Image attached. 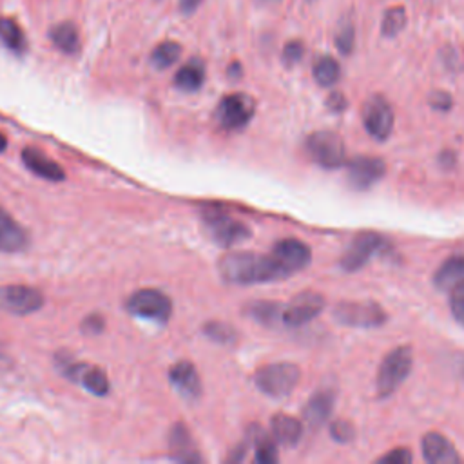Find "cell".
Here are the masks:
<instances>
[{
	"label": "cell",
	"instance_id": "7",
	"mask_svg": "<svg viewBox=\"0 0 464 464\" xmlns=\"http://www.w3.org/2000/svg\"><path fill=\"white\" fill-rule=\"evenodd\" d=\"M256 113V102L245 93H232L221 99L216 109V120L225 131L244 129Z\"/></svg>",
	"mask_w": 464,
	"mask_h": 464
},
{
	"label": "cell",
	"instance_id": "8",
	"mask_svg": "<svg viewBox=\"0 0 464 464\" xmlns=\"http://www.w3.org/2000/svg\"><path fill=\"white\" fill-rule=\"evenodd\" d=\"M203 219L212 240L223 247L240 245L251 238V230L247 225L221 211L211 209L205 212Z\"/></svg>",
	"mask_w": 464,
	"mask_h": 464
},
{
	"label": "cell",
	"instance_id": "16",
	"mask_svg": "<svg viewBox=\"0 0 464 464\" xmlns=\"http://www.w3.org/2000/svg\"><path fill=\"white\" fill-rule=\"evenodd\" d=\"M28 247L26 230L4 211L0 209V251L19 253Z\"/></svg>",
	"mask_w": 464,
	"mask_h": 464
},
{
	"label": "cell",
	"instance_id": "2",
	"mask_svg": "<svg viewBox=\"0 0 464 464\" xmlns=\"http://www.w3.org/2000/svg\"><path fill=\"white\" fill-rule=\"evenodd\" d=\"M414 366V354L410 347H398L384 356L381 361L375 389L379 398L392 396L400 386L407 381Z\"/></svg>",
	"mask_w": 464,
	"mask_h": 464
},
{
	"label": "cell",
	"instance_id": "14",
	"mask_svg": "<svg viewBox=\"0 0 464 464\" xmlns=\"http://www.w3.org/2000/svg\"><path fill=\"white\" fill-rule=\"evenodd\" d=\"M384 171H386V166L381 159L357 157L348 162L347 178L354 189L365 191V189H370L372 185H375L384 176Z\"/></svg>",
	"mask_w": 464,
	"mask_h": 464
},
{
	"label": "cell",
	"instance_id": "10",
	"mask_svg": "<svg viewBox=\"0 0 464 464\" xmlns=\"http://www.w3.org/2000/svg\"><path fill=\"white\" fill-rule=\"evenodd\" d=\"M325 308V297L318 292L306 290L296 296L292 301H288L283 306V325L287 327H303L308 322L318 318Z\"/></svg>",
	"mask_w": 464,
	"mask_h": 464
},
{
	"label": "cell",
	"instance_id": "44",
	"mask_svg": "<svg viewBox=\"0 0 464 464\" xmlns=\"http://www.w3.org/2000/svg\"><path fill=\"white\" fill-rule=\"evenodd\" d=\"M459 374L464 379V356H460V359H459Z\"/></svg>",
	"mask_w": 464,
	"mask_h": 464
},
{
	"label": "cell",
	"instance_id": "41",
	"mask_svg": "<svg viewBox=\"0 0 464 464\" xmlns=\"http://www.w3.org/2000/svg\"><path fill=\"white\" fill-rule=\"evenodd\" d=\"M202 3H203V0H180V10H182V13L191 15L200 8Z\"/></svg>",
	"mask_w": 464,
	"mask_h": 464
},
{
	"label": "cell",
	"instance_id": "27",
	"mask_svg": "<svg viewBox=\"0 0 464 464\" xmlns=\"http://www.w3.org/2000/svg\"><path fill=\"white\" fill-rule=\"evenodd\" d=\"M0 40H3L4 46L17 55H22L28 47L22 28L13 19H8V17H0Z\"/></svg>",
	"mask_w": 464,
	"mask_h": 464
},
{
	"label": "cell",
	"instance_id": "9",
	"mask_svg": "<svg viewBox=\"0 0 464 464\" xmlns=\"http://www.w3.org/2000/svg\"><path fill=\"white\" fill-rule=\"evenodd\" d=\"M363 124L368 134L379 142L389 140L394 129V109L391 102L381 95H374L366 99L363 104Z\"/></svg>",
	"mask_w": 464,
	"mask_h": 464
},
{
	"label": "cell",
	"instance_id": "24",
	"mask_svg": "<svg viewBox=\"0 0 464 464\" xmlns=\"http://www.w3.org/2000/svg\"><path fill=\"white\" fill-rule=\"evenodd\" d=\"M245 313L256 320L258 323H263L267 327H274V325H283L281 314H283V305L276 303V301H253L247 305Z\"/></svg>",
	"mask_w": 464,
	"mask_h": 464
},
{
	"label": "cell",
	"instance_id": "35",
	"mask_svg": "<svg viewBox=\"0 0 464 464\" xmlns=\"http://www.w3.org/2000/svg\"><path fill=\"white\" fill-rule=\"evenodd\" d=\"M303 55H305V46H303V42L292 40V42H288V44L285 46V49H283V62H285L287 65H292V64L299 62V60L303 58Z\"/></svg>",
	"mask_w": 464,
	"mask_h": 464
},
{
	"label": "cell",
	"instance_id": "36",
	"mask_svg": "<svg viewBox=\"0 0 464 464\" xmlns=\"http://www.w3.org/2000/svg\"><path fill=\"white\" fill-rule=\"evenodd\" d=\"M331 434L338 443H348L354 439V428L348 421H336L331 426Z\"/></svg>",
	"mask_w": 464,
	"mask_h": 464
},
{
	"label": "cell",
	"instance_id": "30",
	"mask_svg": "<svg viewBox=\"0 0 464 464\" xmlns=\"http://www.w3.org/2000/svg\"><path fill=\"white\" fill-rule=\"evenodd\" d=\"M254 448H256V462L262 464H272L278 460V450L276 444L269 439V435L260 428L254 426Z\"/></svg>",
	"mask_w": 464,
	"mask_h": 464
},
{
	"label": "cell",
	"instance_id": "17",
	"mask_svg": "<svg viewBox=\"0 0 464 464\" xmlns=\"http://www.w3.org/2000/svg\"><path fill=\"white\" fill-rule=\"evenodd\" d=\"M65 374L74 379L76 382H81L86 391H90L95 396H106L109 392V379L107 375L88 365H69Z\"/></svg>",
	"mask_w": 464,
	"mask_h": 464
},
{
	"label": "cell",
	"instance_id": "12",
	"mask_svg": "<svg viewBox=\"0 0 464 464\" xmlns=\"http://www.w3.org/2000/svg\"><path fill=\"white\" fill-rule=\"evenodd\" d=\"M271 258L274 260L278 271L283 278H288L290 274L305 269L311 263V251L299 240H281L274 245Z\"/></svg>",
	"mask_w": 464,
	"mask_h": 464
},
{
	"label": "cell",
	"instance_id": "39",
	"mask_svg": "<svg viewBox=\"0 0 464 464\" xmlns=\"http://www.w3.org/2000/svg\"><path fill=\"white\" fill-rule=\"evenodd\" d=\"M82 331L90 332V334H100L104 331V318H100V316L86 318V322L82 325Z\"/></svg>",
	"mask_w": 464,
	"mask_h": 464
},
{
	"label": "cell",
	"instance_id": "37",
	"mask_svg": "<svg viewBox=\"0 0 464 464\" xmlns=\"http://www.w3.org/2000/svg\"><path fill=\"white\" fill-rule=\"evenodd\" d=\"M410 460H412V453L405 448L392 450L391 453H386L384 457L379 459V462H386V464H408Z\"/></svg>",
	"mask_w": 464,
	"mask_h": 464
},
{
	"label": "cell",
	"instance_id": "4",
	"mask_svg": "<svg viewBox=\"0 0 464 464\" xmlns=\"http://www.w3.org/2000/svg\"><path fill=\"white\" fill-rule=\"evenodd\" d=\"M305 149L318 166L325 169H338L347 160L343 140L331 131H318L306 138Z\"/></svg>",
	"mask_w": 464,
	"mask_h": 464
},
{
	"label": "cell",
	"instance_id": "42",
	"mask_svg": "<svg viewBox=\"0 0 464 464\" xmlns=\"http://www.w3.org/2000/svg\"><path fill=\"white\" fill-rule=\"evenodd\" d=\"M230 76H242V65L240 64H232L228 69Z\"/></svg>",
	"mask_w": 464,
	"mask_h": 464
},
{
	"label": "cell",
	"instance_id": "21",
	"mask_svg": "<svg viewBox=\"0 0 464 464\" xmlns=\"http://www.w3.org/2000/svg\"><path fill=\"white\" fill-rule=\"evenodd\" d=\"M437 288L451 290L457 285L464 283V254H457L448 258L435 272L434 278Z\"/></svg>",
	"mask_w": 464,
	"mask_h": 464
},
{
	"label": "cell",
	"instance_id": "5",
	"mask_svg": "<svg viewBox=\"0 0 464 464\" xmlns=\"http://www.w3.org/2000/svg\"><path fill=\"white\" fill-rule=\"evenodd\" d=\"M127 311L138 318L166 323L173 314V303L157 288H142L129 297Z\"/></svg>",
	"mask_w": 464,
	"mask_h": 464
},
{
	"label": "cell",
	"instance_id": "32",
	"mask_svg": "<svg viewBox=\"0 0 464 464\" xmlns=\"http://www.w3.org/2000/svg\"><path fill=\"white\" fill-rule=\"evenodd\" d=\"M356 44V30L350 22L339 26L338 33H336V47L339 49V53L343 55H350Z\"/></svg>",
	"mask_w": 464,
	"mask_h": 464
},
{
	"label": "cell",
	"instance_id": "25",
	"mask_svg": "<svg viewBox=\"0 0 464 464\" xmlns=\"http://www.w3.org/2000/svg\"><path fill=\"white\" fill-rule=\"evenodd\" d=\"M171 450L178 460H184V462H200L202 460V457L198 455V451L193 444L191 434L187 432V428L184 425L175 426V430L171 434Z\"/></svg>",
	"mask_w": 464,
	"mask_h": 464
},
{
	"label": "cell",
	"instance_id": "15",
	"mask_svg": "<svg viewBox=\"0 0 464 464\" xmlns=\"http://www.w3.org/2000/svg\"><path fill=\"white\" fill-rule=\"evenodd\" d=\"M169 379L175 389L187 400H196L202 392V381L198 370L189 361L176 363L169 372Z\"/></svg>",
	"mask_w": 464,
	"mask_h": 464
},
{
	"label": "cell",
	"instance_id": "18",
	"mask_svg": "<svg viewBox=\"0 0 464 464\" xmlns=\"http://www.w3.org/2000/svg\"><path fill=\"white\" fill-rule=\"evenodd\" d=\"M423 455L432 464H455L460 460L453 444L444 435L435 432L425 435Z\"/></svg>",
	"mask_w": 464,
	"mask_h": 464
},
{
	"label": "cell",
	"instance_id": "1",
	"mask_svg": "<svg viewBox=\"0 0 464 464\" xmlns=\"http://www.w3.org/2000/svg\"><path fill=\"white\" fill-rule=\"evenodd\" d=\"M219 272L225 281L236 285L267 283L283 278L271 256L245 251L223 256L219 260Z\"/></svg>",
	"mask_w": 464,
	"mask_h": 464
},
{
	"label": "cell",
	"instance_id": "11",
	"mask_svg": "<svg viewBox=\"0 0 464 464\" xmlns=\"http://www.w3.org/2000/svg\"><path fill=\"white\" fill-rule=\"evenodd\" d=\"M42 305L44 296L37 288L24 285H10L0 288V308H4V311L12 314H33Z\"/></svg>",
	"mask_w": 464,
	"mask_h": 464
},
{
	"label": "cell",
	"instance_id": "23",
	"mask_svg": "<svg viewBox=\"0 0 464 464\" xmlns=\"http://www.w3.org/2000/svg\"><path fill=\"white\" fill-rule=\"evenodd\" d=\"M271 428H272V434L274 437L285 444V446H294L299 443L301 435H303V425L301 421H297L294 416H288V414H276L272 417V423H271Z\"/></svg>",
	"mask_w": 464,
	"mask_h": 464
},
{
	"label": "cell",
	"instance_id": "6",
	"mask_svg": "<svg viewBox=\"0 0 464 464\" xmlns=\"http://www.w3.org/2000/svg\"><path fill=\"white\" fill-rule=\"evenodd\" d=\"M334 320L347 327L374 329L386 322V313L372 301H343L334 308Z\"/></svg>",
	"mask_w": 464,
	"mask_h": 464
},
{
	"label": "cell",
	"instance_id": "31",
	"mask_svg": "<svg viewBox=\"0 0 464 464\" xmlns=\"http://www.w3.org/2000/svg\"><path fill=\"white\" fill-rule=\"evenodd\" d=\"M407 26V12L403 6H394L382 17L381 33L384 37H396Z\"/></svg>",
	"mask_w": 464,
	"mask_h": 464
},
{
	"label": "cell",
	"instance_id": "28",
	"mask_svg": "<svg viewBox=\"0 0 464 464\" xmlns=\"http://www.w3.org/2000/svg\"><path fill=\"white\" fill-rule=\"evenodd\" d=\"M341 76V67L338 64L336 58L332 56H322L316 64H314V79L320 86L323 88H331L334 86Z\"/></svg>",
	"mask_w": 464,
	"mask_h": 464
},
{
	"label": "cell",
	"instance_id": "38",
	"mask_svg": "<svg viewBox=\"0 0 464 464\" xmlns=\"http://www.w3.org/2000/svg\"><path fill=\"white\" fill-rule=\"evenodd\" d=\"M430 104H432V107H435L439 111H448L451 107V99H450L448 93L437 91L430 97Z\"/></svg>",
	"mask_w": 464,
	"mask_h": 464
},
{
	"label": "cell",
	"instance_id": "29",
	"mask_svg": "<svg viewBox=\"0 0 464 464\" xmlns=\"http://www.w3.org/2000/svg\"><path fill=\"white\" fill-rule=\"evenodd\" d=\"M180 55H182V46L178 42L168 40L154 47L150 55V62L157 69H168L178 62Z\"/></svg>",
	"mask_w": 464,
	"mask_h": 464
},
{
	"label": "cell",
	"instance_id": "26",
	"mask_svg": "<svg viewBox=\"0 0 464 464\" xmlns=\"http://www.w3.org/2000/svg\"><path fill=\"white\" fill-rule=\"evenodd\" d=\"M51 42L65 55H74L76 51L81 49V37H79V31H76V28L71 24V22H62V24H56L51 33Z\"/></svg>",
	"mask_w": 464,
	"mask_h": 464
},
{
	"label": "cell",
	"instance_id": "40",
	"mask_svg": "<svg viewBox=\"0 0 464 464\" xmlns=\"http://www.w3.org/2000/svg\"><path fill=\"white\" fill-rule=\"evenodd\" d=\"M327 106H329L332 111L339 113V111H343V109H345L347 100H345V97H343L341 93H334V95H331V99L327 100Z\"/></svg>",
	"mask_w": 464,
	"mask_h": 464
},
{
	"label": "cell",
	"instance_id": "3",
	"mask_svg": "<svg viewBox=\"0 0 464 464\" xmlns=\"http://www.w3.org/2000/svg\"><path fill=\"white\" fill-rule=\"evenodd\" d=\"M301 370L292 363H272L262 366L254 374V382L258 389L274 400H281L292 394L299 382Z\"/></svg>",
	"mask_w": 464,
	"mask_h": 464
},
{
	"label": "cell",
	"instance_id": "13",
	"mask_svg": "<svg viewBox=\"0 0 464 464\" xmlns=\"http://www.w3.org/2000/svg\"><path fill=\"white\" fill-rule=\"evenodd\" d=\"M386 245V240L375 232H363L354 242L348 245L345 254L341 256V267L348 272L359 271L363 265L368 263L372 256H375L379 251H382Z\"/></svg>",
	"mask_w": 464,
	"mask_h": 464
},
{
	"label": "cell",
	"instance_id": "33",
	"mask_svg": "<svg viewBox=\"0 0 464 464\" xmlns=\"http://www.w3.org/2000/svg\"><path fill=\"white\" fill-rule=\"evenodd\" d=\"M205 334L211 339H214L218 343H223V345H228V343H232V341L236 339V332L232 331L228 325H225V323H209L205 327Z\"/></svg>",
	"mask_w": 464,
	"mask_h": 464
},
{
	"label": "cell",
	"instance_id": "19",
	"mask_svg": "<svg viewBox=\"0 0 464 464\" xmlns=\"http://www.w3.org/2000/svg\"><path fill=\"white\" fill-rule=\"evenodd\" d=\"M334 410V394L331 391H320L316 396L306 401L303 408V417L311 428H318L327 423Z\"/></svg>",
	"mask_w": 464,
	"mask_h": 464
},
{
	"label": "cell",
	"instance_id": "34",
	"mask_svg": "<svg viewBox=\"0 0 464 464\" xmlns=\"http://www.w3.org/2000/svg\"><path fill=\"white\" fill-rule=\"evenodd\" d=\"M450 306H451V314L457 320V323H460L464 327V283L451 288Z\"/></svg>",
	"mask_w": 464,
	"mask_h": 464
},
{
	"label": "cell",
	"instance_id": "22",
	"mask_svg": "<svg viewBox=\"0 0 464 464\" xmlns=\"http://www.w3.org/2000/svg\"><path fill=\"white\" fill-rule=\"evenodd\" d=\"M205 82V65L202 60L193 58L185 65H182L175 76V84L178 90L194 93L198 91Z\"/></svg>",
	"mask_w": 464,
	"mask_h": 464
},
{
	"label": "cell",
	"instance_id": "20",
	"mask_svg": "<svg viewBox=\"0 0 464 464\" xmlns=\"http://www.w3.org/2000/svg\"><path fill=\"white\" fill-rule=\"evenodd\" d=\"M22 160H24L26 168L40 178H46L49 182L64 180V169L58 164H55L51 159H47L46 154L40 152L39 149H31V147L24 149Z\"/></svg>",
	"mask_w": 464,
	"mask_h": 464
},
{
	"label": "cell",
	"instance_id": "43",
	"mask_svg": "<svg viewBox=\"0 0 464 464\" xmlns=\"http://www.w3.org/2000/svg\"><path fill=\"white\" fill-rule=\"evenodd\" d=\"M6 145H8V140H6V136L3 133H0V152L6 149Z\"/></svg>",
	"mask_w": 464,
	"mask_h": 464
}]
</instances>
